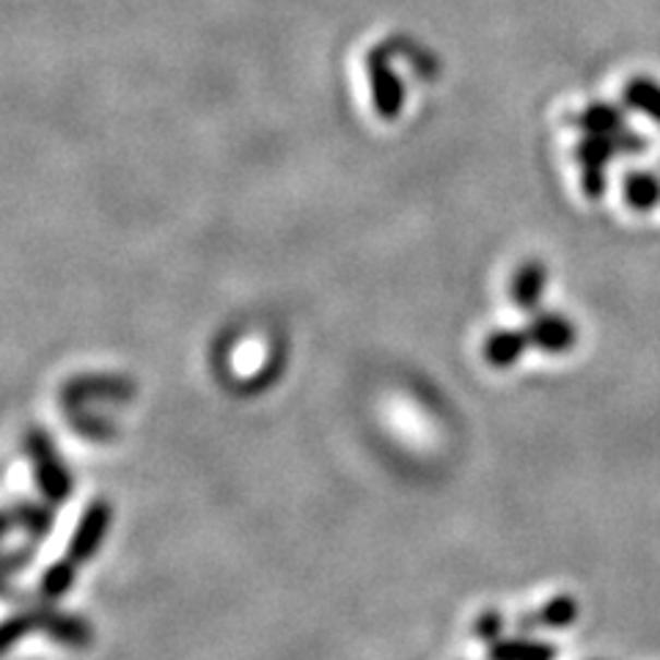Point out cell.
<instances>
[{"instance_id":"6da1fadb","label":"cell","mask_w":660,"mask_h":660,"mask_svg":"<svg viewBox=\"0 0 660 660\" xmlns=\"http://www.w3.org/2000/svg\"><path fill=\"white\" fill-rule=\"evenodd\" d=\"M25 452L31 457V468H34V479L39 484L41 495L50 504H63L75 490V479H72L70 468L63 466V459L58 457L52 437L45 430H31L25 435Z\"/></svg>"},{"instance_id":"7a4b0ae2","label":"cell","mask_w":660,"mask_h":660,"mask_svg":"<svg viewBox=\"0 0 660 660\" xmlns=\"http://www.w3.org/2000/svg\"><path fill=\"white\" fill-rule=\"evenodd\" d=\"M367 75H369V92H372V105L374 113L383 121H396L405 110V83L399 77V72L391 67L388 52L385 50H372L367 56Z\"/></svg>"},{"instance_id":"3957f363","label":"cell","mask_w":660,"mask_h":660,"mask_svg":"<svg viewBox=\"0 0 660 660\" xmlns=\"http://www.w3.org/2000/svg\"><path fill=\"white\" fill-rule=\"evenodd\" d=\"M28 611L34 616L36 631H45L52 641L70 649H86L92 644L94 627L83 616L70 614V611H58L50 600H41V603L31 605Z\"/></svg>"},{"instance_id":"277c9868","label":"cell","mask_w":660,"mask_h":660,"mask_svg":"<svg viewBox=\"0 0 660 660\" xmlns=\"http://www.w3.org/2000/svg\"><path fill=\"white\" fill-rule=\"evenodd\" d=\"M113 520V509H110L108 501L97 499L86 512H83L81 523H77L75 535L70 542V559L75 564H86L97 556L99 545H103L105 535H108V526Z\"/></svg>"},{"instance_id":"5b68a950","label":"cell","mask_w":660,"mask_h":660,"mask_svg":"<svg viewBox=\"0 0 660 660\" xmlns=\"http://www.w3.org/2000/svg\"><path fill=\"white\" fill-rule=\"evenodd\" d=\"M526 334L528 341L537 350L548 352V356H562V352H567L578 341V331H575L573 322L567 316L556 314V311H535Z\"/></svg>"},{"instance_id":"8992f818","label":"cell","mask_w":660,"mask_h":660,"mask_svg":"<svg viewBox=\"0 0 660 660\" xmlns=\"http://www.w3.org/2000/svg\"><path fill=\"white\" fill-rule=\"evenodd\" d=\"M132 391L135 388L124 377H108V374L77 377L63 385V405L77 408L86 403H127Z\"/></svg>"},{"instance_id":"52a82bcc","label":"cell","mask_w":660,"mask_h":660,"mask_svg":"<svg viewBox=\"0 0 660 660\" xmlns=\"http://www.w3.org/2000/svg\"><path fill=\"white\" fill-rule=\"evenodd\" d=\"M545 281H548V267L540 262V259H528V262H523L509 284L512 303H515L520 311H526V314L528 311H537V305H540L542 300V292H545Z\"/></svg>"},{"instance_id":"ba28073f","label":"cell","mask_w":660,"mask_h":660,"mask_svg":"<svg viewBox=\"0 0 660 660\" xmlns=\"http://www.w3.org/2000/svg\"><path fill=\"white\" fill-rule=\"evenodd\" d=\"M528 345H531V341H528L526 327H523V331L520 327H499V331H493V334L484 339L482 356L490 367L506 369L520 361V356L526 352Z\"/></svg>"},{"instance_id":"9c48e42d","label":"cell","mask_w":660,"mask_h":660,"mask_svg":"<svg viewBox=\"0 0 660 660\" xmlns=\"http://www.w3.org/2000/svg\"><path fill=\"white\" fill-rule=\"evenodd\" d=\"M569 124L584 132V135H620L627 127V121L620 105L589 103L569 119Z\"/></svg>"},{"instance_id":"30bf717a","label":"cell","mask_w":660,"mask_h":660,"mask_svg":"<svg viewBox=\"0 0 660 660\" xmlns=\"http://www.w3.org/2000/svg\"><path fill=\"white\" fill-rule=\"evenodd\" d=\"M622 199L633 213H652L660 204V177L647 168H633L622 179Z\"/></svg>"},{"instance_id":"8fae6325","label":"cell","mask_w":660,"mask_h":660,"mask_svg":"<svg viewBox=\"0 0 660 660\" xmlns=\"http://www.w3.org/2000/svg\"><path fill=\"white\" fill-rule=\"evenodd\" d=\"M50 501L45 504H36V501H23V504L9 506L7 526L14 528L20 526L23 531H28L31 540H45L52 531V523H56V512H52Z\"/></svg>"},{"instance_id":"7c38bea8","label":"cell","mask_w":660,"mask_h":660,"mask_svg":"<svg viewBox=\"0 0 660 660\" xmlns=\"http://www.w3.org/2000/svg\"><path fill=\"white\" fill-rule=\"evenodd\" d=\"M622 103L633 113H641L644 119L660 124V83L647 75H636L622 88Z\"/></svg>"},{"instance_id":"4fadbf2b","label":"cell","mask_w":660,"mask_h":660,"mask_svg":"<svg viewBox=\"0 0 660 660\" xmlns=\"http://www.w3.org/2000/svg\"><path fill=\"white\" fill-rule=\"evenodd\" d=\"M616 157H622L616 135H584L573 146V160L580 168H605Z\"/></svg>"},{"instance_id":"5bb4252c","label":"cell","mask_w":660,"mask_h":660,"mask_svg":"<svg viewBox=\"0 0 660 660\" xmlns=\"http://www.w3.org/2000/svg\"><path fill=\"white\" fill-rule=\"evenodd\" d=\"M556 647L537 638H499L490 644V660H553Z\"/></svg>"},{"instance_id":"9a60e30c","label":"cell","mask_w":660,"mask_h":660,"mask_svg":"<svg viewBox=\"0 0 660 660\" xmlns=\"http://www.w3.org/2000/svg\"><path fill=\"white\" fill-rule=\"evenodd\" d=\"M578 605L573 598H556L551 603L542 605L535 614H526L520 620V631H537V627H564L575 622Z\"/></svg>"},{"instance_id":"2e32d148","label":"cell","mask_w":660,"mask_h":660,"mask_svg":"<svg viewBox=\"0 0 660 660\" xmlns=\"http://www.w3.org/2000/svg\"><path fill=\"white\" fill-rule=\"evenodd\" d=\"M75 578H77V564L72 562L70 556L61 559V562H56V564H50L39 580L41 600H50V603H56V600L67 598L72 586H75Z\"/></svg>"},{"instance_id":"e0dca14e","label":"cell","mask_w":660,"mask_h":660,"mask_svg":"<svg viewBox=\"0 0 660 660\" xmlns=\"http://www.w3.org/2000/svg\"><path fill=\"white\" fill-rule=\"evenodd\" d=\"M31 631H36L34 627V616H31V611H17V614H12L7 620V625H3V647L12 649L14 644L20 641L23 636H28Z\"/></svg>"},{"instance_id":"ac0fdd59","label":"cell","mask_w":660,"mask_h":660,"mask_svg":"<svg viewBox=\"0 0 660 660\" xmlns=\"http://www.w3.org/2000/svg\"><path fill=\"white\" fill-rule=\"evenodd\" d=\"M609 188V177L605 168H580V190L589 202H600Z\"/></svg>"},{"instance_id":"d6986e66","label":"cell","mask_w":660,"mask_h":660,"mask_svg":"<svg viewBox=\"0 0 660 660\" xmlns=\"http://www.w3.org/2000/svg\"><path fill=\"white\" fill-rule=\"evenodd\" d=\"M477 636L482 638V641L493 644L499 641V638H504V616L499 614V611H484L482 616L477 620Z\"/></svg>"},{"instance_id":"ffe728a7","label":"cell","mask_w":660,"mask_h":660,"mask_svg":"<svg viewBox=\"0 0 660 660\" xmlns=\"http://www.w3.org/2000/svg\"><path fill=\"white\" fill-rule=\"evenodd\" d=\"M31 559H34V551H31V548H17V551H12V553H9V559H7V569H9V573H17L20 562H23V564H28Z\"/></svg>"}]
</instances>
